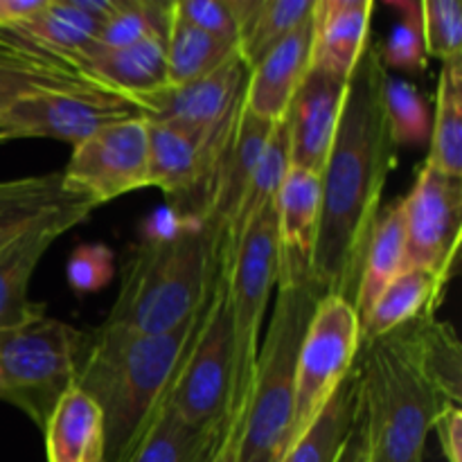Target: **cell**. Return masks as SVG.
<instances>
[{
  "instance_id": "b9f144b4",
  "label": "cell",
  "mask_w": 462,
  "mask_h": 462,
  "mask_svg": "<svg viewBox=\"0 0 462 462\" xmlns=\"http://www.w3.org/2000/svg\"><path fill=\"white\" fill-rule=\"evenodd\" d=\"M337 462H370L368 429H365L364 411H361L359 422L355 424L352 433L347 436L346 445H343V449H341V454H338Z\"/></svg>"
},
{
  "instance_id": "9a60e30c",
  "label": "cell",
  "mask_w": 462,
  "mask_h": 462,
  "mask_svg": "<svg viewBox=\"0 0 462 462\" xmlns=\"http://www.w3.org/2000/svg\"><path fill=\"white\" fill-rule=\"evenodd\" d=\"M273 129L275 125L248 113L242 99L228 131H226V138L217 153L215 167H212L210 183H208L203 224L215 237L217 255H219V244L226 230L230 228L239 206H242L244 194L251 185L253 174L260 165L262 153L269 144Z\"/></svg>"
},
{
  "instance_id": "ee69618b",
  "label": "cell",
  "mask_w": 462,
  "mask_h": 462,
  "mask_svg": "<svg viewBox=\"0 0 462 462\" xmlns=\"http://www.w3.org/2000/svg\"><path fill=\"white\" fill-rule=\"evenodd\" d=\"M12 140H18L16 135L12 134V131L7 129V126L3 125V122H0V144H5V143H12Z\"/></svg>"
},
{
  "instance_id": "4dcf8cb0",
  "label": "cell",
  "mask_w": 462,
  "mask_h": 462,
  "mask_svg": "<svg viewBox=\"0 0 462 462\" xmlns=\"http://www.w3.org/2000/svg\"><path fill=\"white\" fill-rule=\"evenodd\" d=\"M424 162L440 174L462 179V59L442 63Z\"/></svg>"
},
{
  "instance_id": "cb8c5ba5",
  "label": "cell",
  "mask_w": 462,
  "mask_h": 462,
  "mask_svg": "<svg viewBox=\"0 0 462 462\" xmlns=\"http://www.w3.org/2000/svg\"><path fill=\"white\" fill-rule=\"evenodd\" d=\"M224 436L189 424L162 397L122 462H208Z\"/></svg>"
},
{
  "instance_id": "7c38bea8",
  "label": "cell",
  "mask_w": 462,
  "mask_h": 462,
  "mask_svg": "<svg viewBox=\"0 0 462 462\" xmlns=\"http://www.w3.org/2000/svg\"><path fill=\"white\" fill-rule=\"evenodd\" d=\"M226 131L199 135L162 122H147L149 188L162 189L171 199V208L179 212L176 219L203 221L208 183Z\"/></svg>"
},
{
  "instance_id": "277c9868",
  "label": "cell",
  "mask_w": 462,
  "mask_h": 462,
  "mask_svg": "<svg viewBox=\"0 0 462 462\" xmlns=\"http://www.w3.org/2000/svg\"><path fill=\"white\" fill-rule=\"evenodd\" d=\"M356 373L370 462H424L429 433L449 402L420 361L413 325L361 346Z\"/></svg>"
},
{
  "instance_id": "8992f818",
  "label": "cell",
  "mask_w": 462,
  "mask_h": 462,
  "mask_svg": "<svg viewBox=\"0 0 462 462\" xmlns=\"http://www.w3.org/2000/svg\"><path fill=\"white\" fill-rule=\"evenodd\" d=\"M93 332H84L39 310L0 329V400L30 415L41 429L57 402L77 386Z\"/></svg>"
},
{
  "instance_id": "4fadbf2b",
  "label": "cell",
  "mask_w": 462,
  "mask_h": 462,
  "mask_svg": "<svg viewBox=\"0 0 462 462\" xmlns=\"http://www.w3.org/2000/svg\"><path fill=\"white\" fill-rule=\"evenodd\" d=\"M140 117L138 106L116 95L41 93L18 99L0 116V122L23 138H52L72 147L104 126Z\"/></svg>"
},
{
  "instance_id": "ac0fdd59",
  "label": "cell",
  "mask_w": 462,
  "mask_h": 462,
  "mask_svg": "<svg viewBox=\"0 0 462 462\" xmlns=\"http://www.w3.org/2000/svg\"><path fill=\"white\" fill-rule=\"evenodd\" d=\"M346 90L347 79L311 68L284 117L289 129L291 167L320 174L337 138Z\"/></svg>"
},
{
  "instance_id": "ba28073f",
  "label": "cell",
  "mask_w": 462,
  "mask_h": 462,
  "mask_svg": "<svg viewBox=\"0 0 462 462\" xmlns=\"http://www.w3.org/2000/svg\"><path fill=\"white\" fill-rule=\"evenodd\" d=\"M230 379H233V337H230L228 275L217 273L210 296L203 305L192 346L165 397L194 427L226 433Z\"/></svg>"
},
{
  "instance_id": "836d02e7",
  "label": "cell",
  "mask_w": 462,
  "mask_h": 462,
  "mask_svg": "<svg viewBox=\"0 0 462 462\" xmlns=\"http://www.w3.org/2000/svg\"><path fill=\"white\" fill-rule=\"evenodd\" d=\"M174 3H152V0H122L120 9L99 30L90 50H120L149 39L170 34Z\"/></svg>"
},
{
  "instance_id": "e0dca14e",
  "label": "cell",
  "mask_w": 462,
  "mask_h": 462,
  "mask_svg": "<svg viewBox=\"0 0 462 462\" xmlns=\"http://www.w3.org/2000/svg\"><path fill=\"white\" fill-rule=\"evenodd\" d=\"M95 208L97 206L90 201H79L75 206L63 208V210L45 217L34 228H30L0 251V329L14 328L43 310L41 302H32L27 296L30 280L41 257L61 235L88 221Z\"/></svg>"
},
{
  "instance_id": "52a82bcc",
  "label": "cell",
  "mask_w": 462,
  "mask_h": 462,
  "mask_svg": "<svg viewBox=\"0 0 462 462\" xmlns=\"http://www.w3.org/2000/svg\"><path fill=\"white\" fill-rule=\"evenodd\" d=\"M275 284H278V224H275L273 201L244 230L228 269L233 379H230L226 429H242L244 424L262 343V325Z\"/></svg>"
},
{
  "instance_id": "1f68e13d",
  "label": "cell",
  "mask_w": 462,
  "mask_h": 462,
  "mask_svg": "<svg viewBox=\"0 0 462 462\" xmlns=\"http://www.w3.org/2000/svg\"><path fill=\"white\" fill-rule=\"evenodd\" d=\"M237 57V45L226 43L174 14L167 34V86L201 79Z\"/></svg>"
},
{
  "instance_id": "7a4b0ae2",
  "label": "cell",
  "mask_w": 462,
  "mask_h": 462,
  "mask_svg": "<svg viewBox=\"0 0 462 462\" xmlns=\"http://www.w3.org/2000/svg\"><path fill=\"white\" fill-rule=\"evenodd\" d=\"M201 311L162 334H138L108 325L93 329L77 388L93 397L102 411L106 462H122L167 395L192 346Z\"/></svg>"
},
{
  "instance_id": "9c48e42d",
  "label": "cell",
  "mask_w": 462,
  "mask_h": 462,
  "mask_svg": "<svg viewBox=\"0 0 462 462\" xmlns=\"http://www.w3.org/2000/svg\"><path fill=\"white\" fill-rule=\"evenodd\" d=\"M359 350L361 325L352 300L320 293L298 352L287 449L314 424L343 379L355 370Z\"/></svg>"
},
{
  "instance_id": "5b68a950",
  "label": "cell",
  "mask_w": 462,
  "mask_h": 462,
  "mask_svg": "<svg viewBox=\"0 0 462 462\" xmlns=\"http://www.w3.org/2000/svg\"><path fill=\"white\" fill-rule=\"evenodd\" d=\"M275 291L239 433L237 462H280L287 451L298 352L320 291L314 280L278 284Z\"/></svg>"
},
{
  "instance_id": "8d00e7d4",
  "label": "cell",
  "mask_w": 462,
  "mask_h": 462,
  "mask_svg": "<svg viewBox=\"0 0 462 462\" xmlns=\"http://www.w3.org/2000/svg\"><path fill=\"white\" fill-rule=\"evenodd\" d=\"M424 52L442 63L462 59V5L458 0H420Z\"/></svg>"
},
{
  "instance_id": "8fae6325",
  "label": "cell",
  "mask_w": 462,
  "mask_h": 462,
  "mask_svg": "<svg viewBox=\"0 0 462 462\" xmlns=\"http://www.w3.org/2000/svg\"><path fill=\"white\" fill-rule=\"evenodd\" d=\"M68 189L95 206L149 188L147 122L143 117L104 126L84 143L72 147L61 170Z\"/></svg>"
},
{
  "instance_id": "f6af8a7d",
  "label": "cell",
  "mask_w": 462,
  "mask_h": 462,
  "mask_svg": "<svg viewBox=\"0 0 462 462\" xmlns=\"http://www.w3.org/2000/svg\"><path fill=\"white\" fill-rule=\"evenodd\" d=\"M99 462H106V460H99Z\"/></svg>"
},
{
  "instance_id": "7402d4cb",
  "label": "cell",
  "mask_w": 462,
  "mask_h": 462,
  "mask_svg": "<svg viewBox=\"0 0 462 462\" xmlns=\"http://www.w3.org/2000/svg\"><path fill=\"white\" fill-rule=\"evenodd\" d=\"M79 63L106 88L138 106L140 97L167 86V39L149 36L129 48L88 50Z\"/></svg>"
},
{
  "instance_id": "d6a6232c",
  "label": "cell",
  "mask_w": 462,
  "mask_h": 462,
  "mask_svg": "<svg viewBox=\"0 0 462 462\" xmlns=\"http://www.w3.org/2000/svg\"><path fill=\"white\" fill-rule=\"evenodd\" d=\"M415 346L424 370L449 404L462 400V350L456 329L436 316L413 323Z\"/></svg>"
},
{
  "instance_id": "5bb4252c",
  "label": "cell",
  "mask_w": 462,
  "mask_h": 462,
  "mask_svg": "<svg viewBox=\"0 0 462 462\" xmlns=\"http://www.w3.org/2000/svg\"><path fill=\"white\" fill-rule=\"evenodd\" d=\"M246 75V66L237 57L212 75L189 84L165 86L140 97V117L199 135H219L228 129L242 104Z\"/></svg>"
},
{
  "instance_id": "f546056e",
  "label": "cell",
  "mask_w": 462,
  "mask_h": 462,
  "mask_svg": "<svg viewBox=\"0 0 462 462\" xmlns=\"http://www.w3.org/2000/svg\"><path fill=\"white\" fill-rule=\"evenodd\" d=\"M99 30L102 23L90 16L79 0H45L43 9L34 18L9 30V34L79 61L95 45Z\"/></svg>"
},
{
  "instance_id": "603a6c76",
  "label": "cell",
  "mask_w": 462,
  "mask_h": 462,
  "mask_svg": "<svg viewBox=\"0 0 462 462\" xmlns=\"http://www.w3.org/2000/svg\"><path fill=\"white\" fill-rule=\"evenodd\" d=\"M447 280L422 269H406L383 289L370 314L361 320V346L436 316Z\"/></svg>"
},
{
  "instance_id": "74e56055",
  "label": "cell",
  "mask_w": 462,
  "mask_h": 462,
  "mask_svg": "<svg viewBox=\"0 0 462 462\" xmlns=\"http://www.w3.org/2000/svg\"><path fill=\"white\" fill-rule=\"evenodd\" d=\"M116 273V257L104 244H81L72 251L66 266L68 284L75 293L86 296L106 287Z\"/></svg>"
},
{
  "instance_id": "d4e9b609",
  "label": "cell",
  "mask_w": 462,
  "mask_h": 462,
  "mask_svg": "<svg viewBox=\"0 0 462 462\" xmlns=\"http://www.w3.org/2000/svg\"><path fill=\"white\" fill-rule=\"evenodd\" d=\"M45 431L48 462L104 460V418L93 397L72 386L50 413Z\"/></svg>"
},
{
  "instance_id": "484cf974",
  "label": "cell",
  "mask_w": 462,
  "mask_h": 462,
  "mask_svg": "<svg viewBox=\"0 0 462 462\" xmlns=\"http://www.w3.org/2000/svg\"><path fill=\"white\" fill-rule=\"evenodd\" d=\"M79 201L88 199L70 192L61 171L0 180V251L45 217Z\"/></svg>"
},
{
  "instance_id": "30bf717a",
  "label": "cell",
  "mask_w": 462,
  "mask_h": 462,
  "mask_svg": "<svg viewBox=\"0 0 462 462\" xmlns=\"http://www.w3.org/2000/svg\"><path fill=\"white\" fill-rule=\"evenodd\" d=\"M404 203V271L422 269L449 282L458 269L462 242V179L427 162Z\"/></svg>"
},
{
  "instance_id": "d6986e66",
  "label": "cell",
  "mask_w": 462,
  "mask_h": 462,
  "mask_svg": "<svg viewBox=\"0 0 462 462\" xmlns=\"http://www.w3.org/2000/svg\"><path fill=\"white\" fill-rule=\"evenodd\" d=\"M278 224V284L311 278L320 226V174L289 167L275 199ZM275 284V287H278Z\"/></svg>"
},
{
  "instance_id": "f1b7e54d",
  "label": "cell",
  "mask_w": 462,
  "mask_h": 462,
  "mask_svg": "<svg viewBox=\"0 0 462 462\" xmlns=\"http://www.w3.org/2000/svg\"><path fill=\"white\" fill-rule=\"evenodd\" d=\"M404 271V203L397 201L379 215L373 237L365 248L359 284L355 293V310L359 325L374 307L383 289Z\"/></svg>"
},
{
  "instance_id": "6da1fadb",
  "label": "cell",
  "mask_w": 462,
  "mask_h": 462,
  "mask_svg": "<svg viewBox=\"0 0 462 462\" xmlns=\"http://www.w3.org/2000/svg\"><path fill=\"white\" fill-rule=\"evenodd\" d=\"M379 41L370 39L347 79L337 138L320 170V226L311 278L320 293L355 305L365 248L382 215L383 188L395 167L397 147L383 111Z\"/></svg>"
},
{
  "instance_id": "e575fe53",
  "label": "cell",
  "mask_w": 462,
  "mask_h": 462,
  "mask_svg": "<svg viewBox=\"0 0 462 462\" xmlns=\"http://www.w3.org/2000/svg\"><path fill=\"white\" fill-rule=\"evenodd\" d=\"M383 111L395 147H420L431 135V111L418 86L388 72L383 84Z\"/></svg>"
},
{
  "instance_id": "83f0119b",
  "label": "cell",
  "mask_w": 462,
  "mask_h": 462,
  "mask_svg": "<svg viewBox=\"0 0 462 462\" xmlns=\"http://www.w3.org/2000/svg\"><path fill=\"white\" fill-rule=\"evenodd\" d=\"M361 411H364V397H361V382L355 364V370L343 379L314 424L284 451L280 462H337L347 436L359 422Z\"/></svg>"
},
{
  "instance_id": "44dd1931",
  "label": "cell",
  "mask_w": 462,
  "mask_h": 462,
  "mask_svg": "<svg viewBox=\"0 0 462 462\" xmlns=\"http://www.w3.org/2000/svg\"><path fill=\"white\" fill-rule=\"evenodd\" d=\"M373 12V0H316L311 14L314 68L350 79L370 43Z\"/></svg>"
},
{
  "instance_id": "4316f807",
  "label": "cell",
  "mask_w": 462,
  "mask_h": 462,
  "mask_svg": "<svg viewBox=\"0 0 462 462\" xmlns=\"http://www.w3.org/2000/svg\"><path fill=\"white\" fill-rule=\"evenodd\" d=\"M316 0H230L237 25V52L251 70L314 12Z\"/></svg>"
},
{
  "instance_id": "ffe728a7",
  "label": "cell",
  "mask_w": 462,
  "mask_h": 462,
  "mask_svg": "<svg viewBox=\"0 0 462 462\" xmlns=\"http://www.w3.org/2000/svg\"><path fill=\"white\" fill-rule=\"evenodd\" d=\"M311 68L314 27L310 16L248 70L242 95L246 111L271 125L282 122Z\"/></svg>"
},
{
  "instance_id": "d590c367",
  "label": "cell",
  "mask_w": 462,
  "mask_h": 462,
  "mask_svg": "<svg viewBox=\"0 0 462 462\" xmlns=\"http://www.w3.org/2000/svg\"><path fill=\"white\" fill-rule=\"evenodd\" d=\"M391 5L400 21L383 43H379L382 63L388 72H422L429 59L422 41V16H420V0H393Z\"/></svg>"
},
{
  "instance_id": "60d3db41",
  "label": "cell",
  "mask_w": 462,
  "mask_h": 462,
  "mask_svg": "<svg viewBox=\"0 0 462 462\" xmlns=\"http://www.w3.org/2000/svg\"><path fill=\"white\" fill-rule=\"evenodd\" d=\"M45 0H0V32L16 30L43 9Z\"/></svg>"
},
{
  "instance_id": "3957f363",
  "label": "cell",
  "mask_w": 462,
  "mask_h": 462,
  "mask_svg": "<svg viewBox=\"0 0 462 462\" xmlns=\"http://www.w3.org/2000/svg\"><path fill=\"white\" fill-rule=\"evenodd\" d=\"M217 273V246L208 226L176 219L174 230L152 235L135 248L102 325L138 334L171 332L201 311Z\"/></svg>"
},
{
  "instance_id": "2e32d148",
  "label": "cell",
  "mask_w": 462,
  "mask_h": 462,
  "mask_svg": "<svg viewBox=\"0 0 462 462\" xmlns=\"http://www.w3.org/2000/svg\"><path fill=\"white\" fill-rule=\"evenodd\" d=\"M41 93L122 97L95 79L77 59L61 57L9 32H0V116L18 99Z\"/></svg>"
},
{
  "instance_id": "f35d334b",
  "label": "cell",
  "mask_w": 462,
  "mask_h": 462,
  "mask_svg": "<svg viewBox=\"0 0 462 462\" xmlns=\"http://www.w3.org/2000/svg\"><path fill=\"white\" fill-rule=\"evenodd\" d=\"M174 14L180 21L237 45V25H235L230 0H176Z\"/></svg>"
},
{
  "instance_id": "ab89813d",
  "label": "cell",
  "mask_w": 462,
  "mask_h": 462,
  "mask_svg": "<svg viewBox=\"0 0 462 462\" xmlns=\"http://www.w3.org/2000/svg\"><path fill=\"white\" fill-rule=\"evenodd\" d=\"M433 431L440 440L442 456L447 462H462V413L460 406L447 404L438 415Z\"/></svg>"
},
{
  "instance_id": "7bdbcfd3",
  "label": "cell",
  "mask_w": 462,
  "mask_h": 462,
  "mask_svg": "<svg viewBox=\"0 0 462 462\" xmlns=\"http://www.w3.org/2000/svg\"><path fill=\"white\" fill-rule=\"evenodd\" d=\"M239 429H226L224 440L219 442L217 451L208 462H237V447H239Z\"/></svg>"
}]
</instances>
